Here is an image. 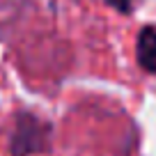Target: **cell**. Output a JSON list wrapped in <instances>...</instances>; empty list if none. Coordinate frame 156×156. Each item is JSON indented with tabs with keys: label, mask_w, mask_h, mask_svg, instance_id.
Returning a JSON list of instances; mask_svg holds the SVG:
<instances>
[{
	"label": "cell",
	"mask_w": 156,
	"mask_h": 156,
	"mask_svg": "<svg viewBox=\"0 0 156 156\" xmlns=\"http://www.w3.org/2000/svg\"><path fill=\"white\" fill-rule=\"evenodd\" d=\"M136 58L145 71L156 73V28L147 25L138 32L136 41Z\"/></svg>",
	"instance_id": "7a4b0ae2"
},
{
	"label": "cell",
	"mask_w": 156,
	"mask_h": 156,
	"mask_svg": "<svg viewBox=\"0 0 156 156\" xmlns=\"http://www.w3.org/2000/svg\"><path fill=\"white\" fill-rule=\"evenodd\" d=\"M106 5H110L112 9H117L119 14H131L133 7H136V0H101Z\"/></svg>",
	"instance_id": "3957f363"
},
{
	"label": "cell",
	"mask_w": 156,
	"mask_h": 156,
	"mask_svg": "<svg viewBox=\"0 0 156 156\" xmlns=\"http://www.w3.org/2000/svg\"><path fill=\"white\" fill-rule=\"evenodd\" d=\"M51 147V124L32 112H19L9 136L12 156H30Z\"/></svg>",
	"instance_id": "6da1fadb"
}]
</instances>
